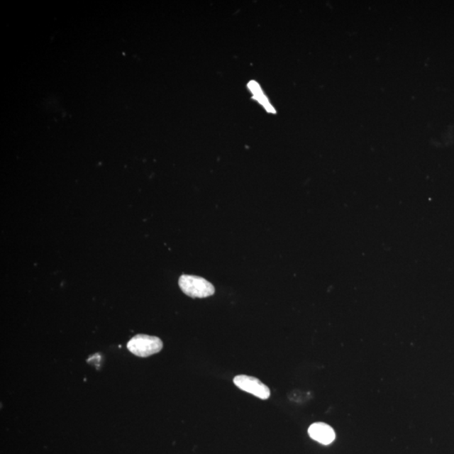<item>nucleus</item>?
Wrapping results in <instances>:
<instances>
[{"mask_svg": "<svg viewBox=\"0 0 454 454\" xmlns=\"http://www.w3.org/2000/svg\"><path fill=\"white\" fill-rule=\"evenodd\" d=\"M248 88L249 89L250 92L252 93L253 98L260 103L261 106L265 109L267 112L271 114L276 113L275 109L272 107L269 99H267L266 95L263 93L260 84L257 83V82L254 80L250 81L248 84Z\"/></svg>", "mask_w": 454, "mask_h": 454, "instance_id": "39448f33", "label": "nucleus"}, {"mask_svg": "<svg viewBox=\"0 0 454 454\" xmlns=\"http://www.w3.org/2000/svg\"><path fill=\"white\" fill-rule=\"evenodd\" d=\"M162 347L163 343L160 338L145 334L135 335L127 343L128 350L140 358L152 356L160 352Z\"/></svg>", "mask_w": 454, "mask_h": 454, "instance_id": "f03ea898", "label": "nucleus"}, {"mask_svg": "<svg viewBox=\"0 0 454 454\" xmlns=\"http://www.w3.org/2000/svg\"><path fill=\"white\" fill-rule=\"evenodd\" d=\"M233 382L240 389L258 398L267 399L270 397V388L255 377L238 375L235 377Z\"/></svg>", "mask_w": 454, "mask_h": 454, "instance_id": "7ed1b4c3", "label": "nucleus"}, {"mask_svg": "<svg viewBox=\"0 0 454 454\" xmlns=\"http://www.w3.org/2000/svg\"><path fill=\"white\" fill-rule=\"evenodd\" d=\"M309 436L315 441L323 445H329L336 439L335 431L324 422H316L308 429Z\"/></svg>", "mask_w": 454, "mask_h": 454, "instance_id": "20e7f679", "label": "nucleus"}, {"mask_svg": "<svg viewBox=\"0 0 454 454\" xmlns=\"http://www.w3.org/2000/svg\"><path fill=\"white\" fill-rule=\"evenodd\" d=\"M179 285L182 292L192 298H206L215 294L214 286L202 277L182 275Z\"/></svg>", "mask_w": 454, "mask_h": 454, "instance_id": "f257e3e1", "label": "nucleus"}]
</instances>
